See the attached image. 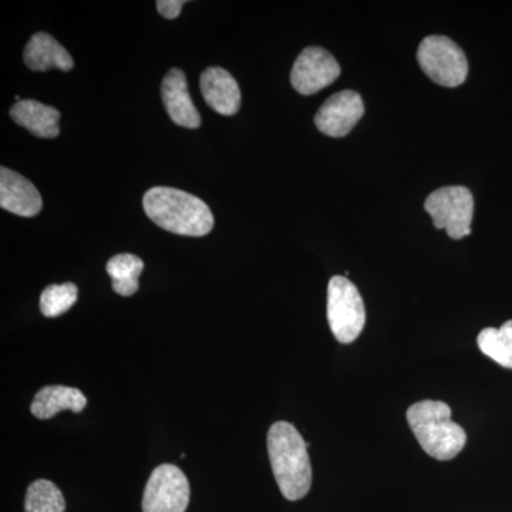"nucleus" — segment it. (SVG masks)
Wrapping results in <instances>:
<instances>
[{
    "instance_id": "obj_11",
    "label": "nucleus",
    "mask_w": 512,
    "mask_h": 512,
    "mask_svg": "<svg viewBox=\"0 0 512 512\" xmlns=\"http://www.w3.org/2000/svg\"><path fill=\"white\" fill-rule=\"evenodd\" d=\"M42 197L28 178L0 168V207L19 217H35L42 210Z\"/></svg>"
},
{
    "instance_id": "obj_17",
    "label": "nucleus",
    "mask_w": 512,
    "mask_h": 512,
    "mask_svg": "<svg viewBox=\"0 0 512 512\" xmlns=\"http://www.w3.org/2000/svg\"><path fill=\"white\" fill-rule=\"evenodd\" d=\"M478 348L485 356L507 369H512V320L500 329L487 328L478 335Z\"/></svg>"
},
{
    "instance_id": "obj_1",
    "label": "nucleus",
    "mask_w": 512,
    "mask_h": 512,
    "mask_svg": "<svg viewBox=\"0 0 512 512\" xmlns=\"http://www.w3.org/2000/svg\"><path fill=\"white\" fill-rule=\"evenodd\" d=\"M266 444L272 471L282 495L289 501L302 500L312 485L309 444L288 421L272 424Z\"/></svg>"
},
{
    "instance_id": "obj_19",
    "label": "nucleus",
    "mask_w": 512,
    "mask_h": 512,
    "mask_svg": "<svg viewBox=\"0 0 512 512\" xmlns=\"http://www.w3.org/2000/svg\"><path fill=\"white\" fill-rule=\"evenodd\" d=\"M79 289L73 282L47 286L40 296V312L46 318H57L69 311L76 303Z\"/></svg>"
},
{
    "instance_id": "obj_18",
    "label": "nucleus",
    "mask_w": 512,
    "mask_h": 512,
    "mask_svg": "<svg viewBox=\"0 0 512 512\" xmlns=\"http://www.w3.org/2000/svg\"><path fill=\"white\" fill-rule=\"evenodd\" d=\"M66 501L52 481L36 480L26 493L25 512H64Z\"/></svg>"
},
{
    "instance_id": "obj_13",
    "label": "nucleus",
    "mask_w": 512,
    "mask_h": 512,
    "mask_svg": "<svg viewBox=\"0 0 512 512\" xmlns=\"http://www.w3.org/2000/svg\"><path fill=\"white\" fill-rule=\"evenodd\" d=\"M26 66L33 72H47L50 69H59L63 72H70L74 62L72 56L59 42L45 32L36 33L26 45L25 53Z\"/></svg>"
},
{
    "instance_id": "obj_9",
    "label": "nucleus",
    "mask_w": 512,
    "mask_h": 512,
    "mask_svg": "<svg viewBox=\"0 0 512 512\" xmlns=\"http://www.w3.org/2000/svg\"><path fill=\"white\" fill-rule=\"evenodd\" d=\"M363 114L365 104L360 94L353 90H343L322 104L315 116V124L325 136L345 137L359 123Z\"/></svg>"
},
{
    "instance_id": "obj_3",
    "label": "nucleus",
    "mask_w": 512,
    "mask_h": 512,
    "mask_svg": "<svg viewBox=\"0 0 512 512\" xmlns=\"http://www.w3.org/2000/svg\"><path fill=\"white\" fill-rule=\"evenodd\" d=\"M407 421L421 448L436 460H451L466 446V431L451 419V409L446 403L434 400L414 403L407 410Z\"/></svg>"
},
{
    "instance_id": "obj_14",
    "label": "nucleus",
    "mask_w": 512,
    "mask_h": 512,
    "mask_svg": "<svg viewBox=\"0 0 512 512\" xmlns=\"http://www.w3.org/2000/svg\"><path fill=\"white\" fill-rule=\"evenodd\" d=\"M10 117L20 127L29 130L33 136L55 138L59 136L60 113L52 106L36 100H20L13 104Z\"/></svg>"
},
{
    "instance_id": "obj_20",
    "label": "nucleus",
    "mask_w": 512,
    "mask_h": 512,
    "mask_svg": "<svg viewBox=\"0 0 512 512\" xmlns=\"http://www.w3.org/2000/svg\"><path fill=\"white\" fill-rule=\"evenodd\" d=\"M184 5V0H158L157 10L165 19H175L180 16Z\"/></svg>"
},
{
    "instance_id": "obj_4",
    "label": "nucleus",
    "mask_w": 512,
    "mask_h": 512,
    "mask_svg": "<svg viewBox=\"0 0 512 512\" xmlns=\"http://www.w3.org/2000/svg\"><path fill=\"white\" fill-rule=\"evenodd\" d=\"M328 320L333 336L343 345L355 342L365 328V303L345 276H333L329 281Z\"/></svg>"
},
{
    "instance_id": "obj_15",
    "label": "nucleus",
    "mask_w": 512,
    "mask_h": 512,
    "mask_svg": "<svg viewBox=\"0 0 512 512\" xmlns=\"http://www.w3.org/2000/svg\"><path fill=\"white\" fill-rule=\"evenodd\" d=\"M86 406V396L76 387L46 386L36 393L30 412L36 419L49 420L63 410L82 413Z\"/></svg>"
},
{
    "instance_id": "obj_10",
    "label": "nucleus",
    "mask_w": 512,
    "mask_h": 512,
    "mask_svg": "<svg viewBox=\"0 0 512 512\" xmlns=\"http://www.w3.org/2000/svg\"><path fill=\"white\" fill-rule=\"evenodd\" d=\"M161 97H163L168 116L177 126L191 128V130L200 128L201 116L195 104L192 103L187 77L183 70L175 67L165 74L161 84Z\"/></svg>"
},
{
    "instance_id": "obj_7",
    "label": "nucleus",
    "mask_w": 512,
    "mask_h": 512,
    "mask_svg": "<svg viewBox=\"0 0 512 512\" xmlns=\"http://www.w3.org/2000/svg\"><path fill=\"white\" fill-rule=\"evenodd\" d=\"M190 504V483L180 467L161 464L148 478L143 512H185Z\"/></svg>"
},
{
    "instance_id": "obj_8",
    "label": "nucleus",
    "mask_w": 512,
    "mask_h": 512,
    "mask_svg": "<svg viewBox=\"0 0 512 512\" xmlns=\"http://www.w3.org/2000/svg\"><path fill=\"white\" fill-rule=\"evenodd\" d=\"M340 66L328 50L306 47L293 64L291 83L302 96H312L339 79Z\"/></svg>"
},
{
    "instance_id": "obj_12",
    "label": "nucleus",
    "mask_w": 512,
    "mask_h": 512,
    "mask_svg": "<svg viewBox=\"0 0 512 512\" xmlns=\"http://www.w3.org/2000/svg\"><path fill=\"white\" fill-rule=\"evenodd\" d=\"M200 87L208 106L222 116H234L241 107L237 80L222 67H208L201 74Z\"/></svg>"
},
{
    "instance_id": "obj_6",
    "label": "nucleus",
    "mask_w": 512,
    "mask_h": 512,
    "mask_svg": "<svg viewBox=\"0 0 512 512\" xmlns=\"http://www.w3.org/2000/svg\"><path fill=\"white\" fill-rule=\"evenodd\" d=\"M424 208L433 218L434 227L446 229L451 239H463L471 234L474 217V197L461 185L443 187L431 192Z\"/></svg>"
},
{
    "instance_id": "obj_16",
    "label": "nucleus",
    "mask_w": 512,
    "mask_h": 512,
    "mask_svg": "<svg viewBox=\"0 0 512 512\" xmlns=\"http://www.w3.org/2000/svg\"><path fill=\"white\" fill-rule=\"evenodd\" d=\"M106 269L117 295L131 296L138 291V278L144 269L143 259L133 254L116 255L107 262Z\"/></svg>"
},
{
    "instance_id": "obj_5",
    "label": "nucleus",
    "mask_w": 512,
    "mask_h": 512,
    "mask_svg": "<svg viewBox=\"0 0 512 512\" xmlns=\"http://www.w3.org/2000/svg\"><path fill=\"white\" fill-rule=\"evenodd\" d=\"M417 62L421 70L443 87H458L466 82V53L446 36H429L420 43Z\"/></svg>"
},
{
    "instance_id": "obj_2",
    "label": "nucleus",
    "mask_w": 512,
    "mask_h": 512,
    "mask_svg": "<svg viewBox=\"0 0 512 512\" xmlns=\"http://www.w3.org/2000/svg\"><path fill=\"white\" fill-rule=\"evenodd\" d=\"M144 211L154 224L184 237H204L214 228V215L200 198L171 187L150 188L144 194Z\"/></svg>"
}]
</instances>
